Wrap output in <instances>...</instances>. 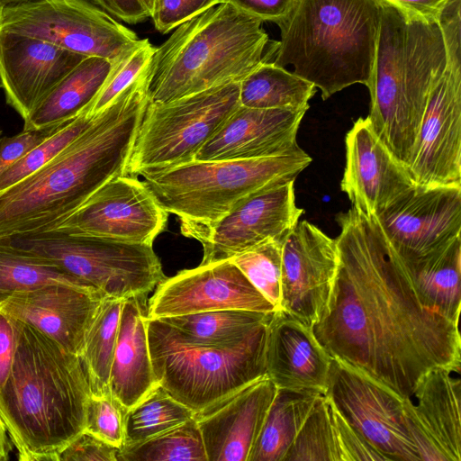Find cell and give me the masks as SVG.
<instances>
[{"instance_id": "obj_16", "label": "cell", "mask_w": 461, "mask_h": 461, "mask_svg": "<svg viewBox=\"0 0 461 461\" xmlns=\"http://www.w3.org/2000/svg\"><path fill=\"white\" fill-rule=\"evenodd\" d=\"M303 212L290 181L249 194L190 239L202 244L201 264L226 260L267 240L284 242Z\"/></svg>"}, {"instance_id": "obj_23", "label": "cell", "mask_w": 461, "mask_h": 461, "mask_svg": "<svg viewBox=\"0 0 461 461\" xmlns=\"http://www.w3.org/2000/svg\"><path fill=\"white\" fill-rule=\"evenodd\" d=\"M103 299L82 287L48 284L0 298V311L80 357L86 331Z\"/></svg>"}, {"instance_id": "obj_7", "label": "cell", "mask_w": 461, "mask_h": 461, "mask_svg": "<svg viewBox=\"0 0 461 461\" xmlns=\"http://www.w3.org/2000/svg\"><path fill=\"white\" fill-rule=\"evenodd\" d=\"M312 162L305 152L250 159L196 161L141 174L159 205L191 238L258 191L294 181Z\"/></svg>"}, {"instance_id": "obj_35", "label": "cell", "mask_w": 461, "mask_h": 461, "mask_svg": "<svg viewBox=\"0 0 461 461\" xmlns=\"http://www.w3.org/2000/svg\"><path fill=\"white\" fill-rule=\"evenodd\" d=\"M48 284H66L85 288L53 263L17 249L0 240V298Z\"/></svg>"}, {"instance_id": "obj_32", "label": "cell", "mask_w": 461, "mask_h": 461, "mask_svg": "<svg viewBox=\"0 0 461 461\" xmlns=\"http://www.w3.org/2000/svg\"><path fill=\"white\" fill-rule=\"evenodd\" d=\"M124 300L104 298L85 337L80 358L95 395L111 393L110 372Z\"/></svg>"}, {"instance_id": "obj_31", "label": "cell", "mask_w": 461, "mask_h": 461, "mask_svg": "<svg viewBox=\"0 0 461 461\" xmlns=\"http://www.w3.org/2000/svg\"><path fill=\"white\" fill-rule=\"evenodd\" d=\"M274 312L217 310L161 318L188 341L202 345H227L240 341Z\"/></svg>"}, {"instance_id": "obj_39", "label": "cell", "mask_w": 461, "mask_h": 461, "mask_svg": "<svg viewBox=\"0 0 461 461\" xmlns=\"http://www.w3.org/2000/svg\"><path fill=\"white\" fill-rule=\"evenodd\" d=\"M156 47L149 39L140 41L113 62V67L100 91L85 110L95 117L127 88L149 64Z\"/></svg>"}, {"instance_id": "obj_19", "label": "cell", "mask_w": 461, "mask_h": 461, "mask_svg": "<svg viewBox=\"0 0 461 461\" xmlns=\"http://www.w3.org/2000/svg\"><path fill=\"white\" fill-rule=\"evenodd\" d=\"M460 370L428 371L403 398L405 420L420 460H461Z\"/></svg>"}, {"instance_id": "obj_33", "label": "cell", "mask_w": 461, "mask_h": 461, "mask_svg": "<svg viewBox=\"0 0 461 461\" xmlns=\"http://www.w3.org/2000/svg\"><path fill=\"white\" fill-rule=\"evenodd\" d=\"M194 414L158 384L127 410L123 447L153 438L186 421Z\"/></svg>"}, {"instance_id": "obj_10", "label": "cell", "mask_w": 461, "mask_h": 461, "mask_svg": "<svg viewBox=\"0 0 461 461\" xmlns=\"http://www.w3.org/2000/svg\"><path fill=\"white\" fill-rule=\"evenodd\" d=\"M239 105V82L167 103L149 101L133 141L126 175L138 177L145 172L193 161Z\"/></svg>"}, {"instance_id": "obj_15", "label": "cell", "mask_w": 461, "mask_h": 461, "mask_svg": "<svg viewBox=\"0 0 461 461\" xmlns=\"http://www.w3.org/2000/svg\"><path fill=\"white\" fill-rule=\"evenodd\" d=\"M404 266L461 234V187L414 185L375 217Z\"/></svg>"}, {"instance_id": "obj_26", "label": "cell", "mask_w": 461, "mask_h": 461, "mask_svg": "<svg viewBox=\"0 0 461 461\" xmlns=\"http://www.w3.org/2000/svg\"><path fill=\"white\" fill-rule=\"evenodd\" d=\"M146 318L145 295L123 301L109 388L127 410L158 384L150 357Z\"/></svg>"}, {"instance_id": "obj_50", "label": "cell", "mask_w": 461, "mask_h": 461, "mask_svg": "<svg viewBox=\"0 0 461 461\" xmlns=\"http://www.w3.org/2000/svg\"><path fill=\"white\" fill-rule=\"evenodd\" d=\"M32 0H0V7L3 9L4 7L11 5H16L20 3H24Z\"/></svg>"}, {"instance_id": "obj_28", "label": "cell", "mask_w": 461, "mask_h": 461, "mask_svg": "<svg viewBox=\"0 0 461 461\" xmlns=\"http://www.w3.org/2000/svg\"><path fill=\"white\" fill-rule=\"evenodd\" d=\"M404 267L421 304L458 324L461 305V236Z\"/></svg>"}, {"instance_id": "obj_51", "label": "cell", "mask_w": 461, "mask_h": 461, "mask_svg": "<svg viewBox=\"0 0 461 461\" xmlns=\"http://www.w3.org/2000/svg\"><path fill=\"white\" fill-rule=\"evenodd\" d=\"M1 12H2V8L0 7V21H1Z\"/></svg>"}, {"instance_id": "obj_11", "label": "cell", "mask_w": 461, "mask_h": 461, "mask_svg": "<svg viewBox=\"0 0 461 461\" xmlns=\"http://www.w3.org/2000/svg\"><path fill=\"white\" fill-rule=\"evenodd\" d=\"M447 65L434 85L407 167L421 187H461V14H443L438 21Z\"/></svg>"}, {"instance_id": "obj_17", "label": "cell", "mask_w": 461, "mask_h": 461, "mask_svg": "<svg viewBox=\"0 0 461 461\" xmlns=\"http://www.w3.org/2000/svg\"><path fill=\"white\" fill-rule=\"evenodd\" d=\"M230 309L277 311L237 266L226 259L200 264L162 280L149 300L147 318Z\"/></svg>"}, {"instance_id": "obj_6", "label": "cell", "mask_w": 461, "mask_h": 461, "mask_svg": "<svg viewBox=\"0 0 461 461\" xmlns=\"http://www.w3.org/2000/svg\"><path fill=\"white\" fill-rule=\"evenodd\" d=\"M277 66L321 90L322 100L354 84L371 87L381 24L378 0H294L276 23Z\"/></svg>"}, {"instance_id": "obj_14", "label": "cell", "mask_w": 461, "mask_h": 461, "mask_svg": "<svg viewBox=\"0 0 461 461\" xmlns=\"http://www.w3.org/2000/svg\"><path fill=\"white\" fill-rule=\"evenodd\" d=\"M167 216L143 182L126 175L109 180L50 230L153 245Z\"/></svg>"}, {"instance_id": "obj_1", "label": "cell", "mask_w": 461, "mask_h": 461, "mask_svg": "<svg viewBox=\"0 0 461 461\" xmlns=\"http://www.w3.org/2000/svg\"><path fill=\"white\" fill-rule=\"evenodd\" d=\"M337 221L338 271L312 327L323 348L402 398L431 369L460 370L458 324L421 304L375 219L352 207Z\"/></svg>"}, {"instance_id": "obj_4", "label": "cell", "mask_w": 461, "mask_h": 461, "mask_svg": "<svg viewBox=\"0 0 461 461\" xmlns=\"http://www.w3.org/2000/svg\"><path fill=\"white\" fill-rule=\"evenodd\" d=\"M378 2L381 24L367 118L407 170L431 90L447 65L445 41L438 21Z\"/></svg>"}, {"instance_id": "obj_49", "label": "cell", "mask_w": 461, "mask_h": 461, "mask_svg": "<svg viewBox=\"0 0 461 461\" xmlns=\"http://www.w3.org/2000/svg\"><path fill=\"white\" fill-rule=\"evenodd\" d=\"M143 4L144 7L146 8L147 12L149 13V16L151 17V14L154 11L157 0H140Z\"/></svg>"}, {"instance_id": "obj_12", "label": "cell", "mask_w": 461, "mask_h": 461, "mask_svg": "<svg viewBox=\"0 0 461 461\" xmlns=\"http://www.w3.org/2000/svg\"><path fill=\"white\" fill-rule=\"evenodd\" d=\"M0 30L111 61L140 41L133 31L88 0H32L7 5L1 12Z\"/></svg>"}, {"instance_id": "obj_42", "label": "cell", "mask_w": 461, "mask_h": 461, "mask_svg": "<svg viewBox=\"0 0 461 461\" xmlns=\"http://www.w3.org/2000/svg\"><path fill=\"white\" fill-rule=\"evenodd\" d=\"M65 123L36 131L23 130L14 136L0 138V174L23 158L34 147L55 133Z\"/></svg>"}, {"instance_id": "obj_5", "label": "cell", "mask_w": 461, "mask_h": 461, "mask_svg": "<svg viewBox=\"0 0 461 461\" xmlns=\"http://www.w3.org/2000/svg\"><path fill=\"white\" fill-rule=\"evenodd\" d=\"M263 21L230 2L178 25L148 64L151 103H167L232 82L274 57Z\"/></svg>"}, {"instance_id": "obj_3", "label": "cell", "mask_w": 461, "mask_h": 461, "mask_svg": "<svg viewBox=\"0 0 461 461\" xmlns=\"http://www.w3.org/2000/svg\"><path fill=\"white\" fill-rule=\"evenodd\" d=\"M17 327L0 416L19 460L59 461L85 430L89 381L79 356L27 323L17 321Z\"/></svg>"}, {"instance_id": "obj_13", "label": "cell", "mask_w": 461, "mask_h": 461, "mask_svg": "<svg viewBox=\"0 0 461 461\" xmlns=\"http://www.w3.org/2000/svg\"><path fill=\"white\" fill-rule=\"evenodd\" d=\"M324 395L385 460L420 461L408 431L403 398L336 358Z\"/></svg>"}, {"instance_id": "obj_38", "label": "cell", "mask_w": 461, "mask_h": 461, "mask_svg": "<svg viewBox=\"0 0 461 461\" xmlns=\"http://www.w3.org/2000/svg\"><path fill=\"white\" fill-rule=\"evenodd\" d=\"M95 117L83 112L30 150L23 158L0 174V191L33 174L73 142Z\"/></svg>"}, {"instance_id": "obj_43", "label": "cell", "mask_w": 461, "mask_h": 461, "mask_svg": "<svg viewBox=\"0 0 461 461\" xmlns=\"http://www.w3.org/2000/svg\"><path fill=\"white\" fill-rule=\"evenodd\" d=\"M119 450L84 430L63 449L59 461H117Z\"/></svg>"}, {"instance_id": "obj_53", "label": "cell", "mask_w": 461, "mask_h": 461, "mask_svg": "<svg viewBox=\"0 0 461 461\" xmlns=\"http://www.w3.org/2000/svg\"><path fill=\"white\" fill-rule=\"evenodd\" d=\"M0 134H1V130H0Z\"/></svg>"}, {"instance_id": "obj_41", "label": "cell", "mask_w": 461, "mask_h": 461, "mask_svg": "<svg viewBox=\"0 0 461 461\" xmlns=\"http://www.w3.org/2000/svg\"><path fill=\"white\" fill-rule=\"evenodd\" d=\"M229 0H157L151 19L157 31L166 34L181 23Z\"/></svg>"}, {"instance_id": "obj_40", "label": "cell", "mask_w": 461, "mask_h": 461, "mask_svg": "<svg viewBox=\"0 0 461 461\" xmlns=\"http://www.w3.org/2000/svg\"><path fill=\"white\" fill-rule=\"evenodd\" d=\"M127 409L109 393L91 394L85 430L121 449L124 444Z\"/></svg>"}, {"instance_id": "obj_25", "label": "cell", "mask_w": 461, "mask_h": 461, "mask_svg": "<svg viewBox=\"0 0 461 461\" xmlns=\"http://www.w3.org/2000/svg\"><path fill=\"white\" fill-rule=\"evenodd\" d=\"M332 357L312 329L284 311L268 323L266 375L277 388L324 394Z\"/></svg>"}, {"instance_id": "obj_8", "label": "cell", "mask_w": 461, "mask_h": 461, "mask_svg": "<svg viewBox=\"0 0 461 461\" xmlns=\"http://www.w3.org/2000/svg\"><path fill=\"white\" fill-rule=\"evenodd\" d=\"M270 320L258 325L240 341L202 345L188 341L162 320L146 318L158 384L194 413L222 402L266 375Z\"/></svg>"}, {"instance_id": "obj_21", "label": "cell", "mask_w": 461, "mask_h": 461, "mask_svg": "<svg viewBox=\"0 0 461 461\" xmlns=\"http://www.w3.org/2000/svg\"><path fill=\"white\" fill-rule=\"evenodd\" d=\"M415 184L375 133L367 118L360 117L346 136V166L341 190L357 212L376 217Z\"/></svg>"}, {"instance_id": "obj_27", "label": "cell", "mask_w": 461, "mask_h": 461, "mask_svg": "<svg viewBox=\"0 0 461 461\" xmlns=\"http://www.w3.org/2000/svg\"><path fill=\"white\" fill-rule=\"evenodd\" d=\"M113 62L86 57L23 120V130H41L80 115L100 91Z\"/></svg>"}, {"instance_id": "obj_52", "label": "cell", "mask_w": 461, "mask_h": 461, "mask_svg": "<svg viewBox=\"0 0 461 461\" xmlns=\"http://www.w3.org/2000/svg\"><path fill=\"white\" fill-rule=\"evenodd\" d=\"M0 87H1V81H0Z\"/></svg>"}, {"instance_id": "obj_48", "label": "cell", "mask_w": 461, "mask_h": 461, "mask_svg": "<svg viewBox=\"0 0 461 461\" xmlns=\"http://www.w3.org/2000/svg\"><path fill=\"white\" fill-rule=\"evenodd\" d=\"M11 444L6 428L0 416V461H7L9 459Z\"/></svg>"}, {"instance_id": "obj_46", "label": "cell", "mask_w": 461, "mask_h": 461, "mask_svg": "<svg viewBox=\"0 0 461 461\" xmlns=\"http://www.w3.org/2000/svg\"><path fill=\"white\" fill-rule=\"evenodd\" d=\"M113 18L137 24L150 18L140 0H88Z\"/></svg>"}, {"instance_id": "obj_37", "label": "cell", "mask_w": 461, "mask_h": 461, "mask_svg": "<svg viewBox=\"0 0 461 461\" xmlns=\"http://www.w3.org/2000/svg\"><path fill=\"white\" fill-rule=\"evenodd\" d=\"M282 244L267 240L230 258L277 311H281Z\"/></svg>"}, {"instance_id": "obj_18", "label": "cell", "mask_w": 461, "mask_h": 461, "mask_svg": "<svg viewBox=\"0 0 461 461\" xmlns=\"http://www.w3.org/2000/svg\"><path fill=\"white\" fill-rule=\"evenodd\" d=\"M339 261L336 240L299 221L282 244L281 311L312 328L326 311Z\"/></svg>"}, {"instance_id": "obj_44", "label": "cell", "mask_w": 461, "mask_h": 461, "mask_svg": "<svg viewBox=\"0 0 461 461\" xmlns=\"http://www.w3.org/2000/svg\"><path fill=\"white\" fill-rule=\"evenodd\" d=\"M17 340V321L0 311V390L10 374Z\"/></svg>"}, {"instance_id": "obj_24", "label": "cell", "mask_w": 461, "mask_h": 461, "mask_svg": "<svg viewBox=\"0 0 461 461\" xmlns=\"http://www.w3.org/2000/svg\"><path fill=\"white\" fill-rule=\"evenodd\" d=\"M276 391L266 375L194 414L207 461H248Z\"/></svg>"}, {"instance_id": "obj_9", "label": "cell", "mask_w": 461, "mask_h": 461, "mask_svg": "<svg viewBox=\"0 0 461 461\" xmlns=\"http://www.w3.org/2000/svg\"><path fill=\"white\" fill-rule=\"evenodd\" d=\"M46 259L102 297L146 295L166 277L152 245L73 235L59 230L0 239Z\"/></svg>"}, {"instance_id": "obj_30", "label": "cell", "mask_w": 461, "mask_h": 461, "mask_svg": "<svg viewBox=\"0 0 461 461\" xmlns=\"http://www.w3.org/2000/svg\"><path fill=\"white\" fill-rule=\"evenodd\" d=\"M316 93L311 82L266 61L240 82V104L249 108H309Z\"/></svg>"}, {"instance_id": "obj_34", "label": "cell", "mask_w": 461, "mask_h": 461, "mask_svg": "<svg viewBox=\"0 0 461 461\" xmlns=\"http://www.w3.org/2000/svg\"><path fill=\"white\" fill-rule=\"evenodd\" d=\"M117 461H207L194 417L143 442L122 447Z\"/></svg>"}, {"instance_id": "obj_45", "label": "cell", "mask_w": 461, "mask_h": 461, "mask_svg": "<svg viewBox=\"0 0 461 461\" xmlns=\"http://www.w3.org/2000/svg\"><path fill=\"white\" fill-rule=\"evenodd\" d=\"M241 11L263 22L276 23L290 11L294 0H229Z\"/></svg>"}, {"instance_id": "obj_22", "label": "cell", "mask_w": 461, "mask_h": 461, "mask_svg": "<svg viewBox=\"0 0 461 461\" xmlns=\"http://www.w3.org/2000/svg\"><path fill=\"white\" fill-rule=\"evenodd\" d=\"M309 108L239 105L194 156L196 161L250 159L301 153L300 123Z\"/></svg>"}, {"instance_id": "obj_2", "label": "cell", "mask_w": 461, "mask_h": 461, "mask_svg": "<svg viewBox=\"0 0 461 461\" xmlns=\"http://www.w3.org/2000/svg\"><path fill=\"white\" fill-rule=\"evenodd\" d=\"M149 101L147 66L65 149L0 191V239L53 230L109 180L126 176Z\"/></svg>"}, {"instance_id": "obj_20", "label": "cell", "mask_w": 461, "mask_h": 461, "mask_svg": "<svg viewBox=\"0 0 461 461\" xmlns=\"http://www.w3.org/2000/svg\"><path fill=\"white\" fill-rule=\"evenodd\" d=\"M86 58L40 39L0 30V81L6 103L25 120Z\"/></svg>"}, {"instance_id": "obj_47", "label": "cell", "mask_w": 461, "mask_h": 461, "mask_svg": "<svg viewBox=\"0 0 461 461\" xmlns=\"http://www.w3.org/2000/svg\"><path fill=\"white\" fill-rule=\"evenodd\" d=\"M428 21H438L449 0H384Z\"/></svg>"}, {"instance_id": "obj_36", "label": "cell", "mask_w": 461, "mask_h": 461, "mask_svg": "<svg viewBox=\"0 0 461 461\" xmlns=\"http://www.w3.org/2000/svg\"><path fill=\"white\" fill-rule=\"evenodd\" d=\"M335 407L321 394L284 461H341Z\"/></svg>"}, {"instance_id": "obj_29", "label": "cell", "mask_w": 461, "mask_h": 461, "mask_svg": "<svg viewBox=\"0 0 461 461\" xmlns=\"http://www.w3.org/2000/svg\"><path fill=\"white\" fill-rule=\"evenodd\" d=\"M321 393L277 388L248 461H284Z\"/></svg>"}]
</instances>
